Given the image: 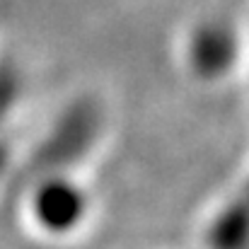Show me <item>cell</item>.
<instances>
[{"label": "cell", "mask_w": 249, "mask_h": 249, "mask_svg": "<svg viewBox=\"0 0 249 249\" xmlns=\"http://www.w3.org/2000/svg\"><path fill=\"white\" fill-rule=\"evenodd\" d=\"M177 58L194 83H228L249 58V39L232 19L198 17L181 32Z\"/></svg>", "instance_id": "obj_1"}]
</instances>
